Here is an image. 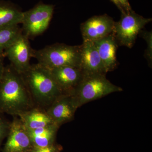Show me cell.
I'll return each instance as SVG.
<instances>
[{
  "instance_id": "obj_1",
  "label": "cell",
  "mask_w": 152,
  "mask_h": 152,
  "mask_svg": "<svg viewBox=\"0 0 152 152\" xmlns=\"http://www.w3.org/2000/svg\"><path fill=\"white\" fill-rule=\"evenodd\" d=\"M34 107L21 74L11 64L5 67L0 81V113L18 117Z\"/></svg>"
},
{
  "instance_id": "obj_2",
  "label": "cell",
  "mask_w": 152,
  "mask_h": 152,
  "mask_svg": "<svg viewBox=\"0 0 152 152\" xmlns=\"http://www.w3.org/2000/svg\"><path fill=\"white\" fill-rule=\"evenodd\" d=\"M35 107L46 111L63 95L48 69L39 64L31 65L22 74Z\"/></svg>"
},
{
  "instance_id": "obj_3",
  "label": "cell",
  "mask_w": 152,
  "mask_h": 152,
  "mask_svg": "<svg viewBox=\"0 0 152 152\" xmlns=\"http://www.w3.org/2000/svg\"><path fill=\"white\" fill-rule=\"evenodd\" d=\"M80 45L56 43L40 50H33L32 57L48 69L65 66L80 68Z\"/></svg>"
},
{
  "instance_id": "obj_4",
  "label": "cell",
  "mask_w": 152,
  "mask_h": 152,
  "mask_svg": "<svg viewBox=\"0 0 152 152\" xmlns=\"http://www.w3.org/2000/svg\"><path fill=\"white\" fill-rule=\"evenodd\" d=\"M123 91L106 78L105 74L83 75V78L72 95L77 107L89 102L104 97L112 93Z\"/></svg>"
},
{
  "instance_id": "obj_5",
  "label": "cell",
  "mask_w": 152,
  "mask_h": 152,
  "mask_svg": "<svg viewBox=\"0 0 152 152\" xmlns=\"http://www.w3.org/2000/svg\"><path fill=\"white\" fill-rule=\"evenodd\" d=\"M151 21V18H144L133 10L123 13L119 21L115 22L112 34L118 44L131 48L140 32Z\"/></svg>"
},
{
  "instance_id": "obj_6",
  "label": "cell",
  "mask_w": 152,
  "mask_h": 152,
  "mask_svg": "<svg viewBox=\"0 0 152 152\" xmlns=\"http://www.w3.org/2000/svg\"><path fill=\"white\" fill-rule=\"evenodd\" d=\"M54 8L53 5L40 2L33 8L23 12L21 23L23 34L29 39L43 34L48 28Z\"/></svg>"
},
{
  "instance_id": "obj_7",
  "label": "cell",
  "mask_w": 152,
  "mask_h": 152,
  "mask_svg": "<svg viewBox=\"0 0 152 152\" xmlns=\"http://www.w3.org/2000/svg\"><path fill=\"white\" fill-rule=\"evenodd\" d=\"M33 50L30 45L29 38L22 33L4 50V53L10 61L11 65L22 75L31 65L30 61L31 58H32Z\"/></svg>"
},
{
  "instance_id": "obj_8",
  "label": "cell",
  "mask_w": 152,
  "mask_h": 152,
  "mask_svg": "<svg viewBox=\"0 0 152 152\" xmlns=\"http://www.w3.org/2000/svg\"><path fill=\"white\" fill-rule=\"evenodd\" d=\"M10 122L3 152H30L34 148L26 128L18 117Z\"/></svg>"
},
{
  "instance_id": "obj_9",
  "label": "cell",
  "mask_w": 152,
  "mask_h": 152,
  "mask_svg": "<svg viewBox=\"0 0 152 152\" xmlns=\"http://www.w3.org/2000/svg\"><path fill=\"white\" fill-rule=\"evenodd\" d=\"M115 22L107 15L95 16L81 24L80 30L83 41L95 42L113 33Z\"/></svg>"
},
{
  "instance_id": "obj_10",
  "label": "cell",
  "mask_w": 152,
  "mask_h": 152,
  "mask_svg": "<svg viewBox=\"0 0 152 152\" xmlns=\"http://www.w3.org/2000/svg\"><path fill=\"white\" fill-rule=\"evenodd\" d=\"M48 69L64 95L73 94L83 76L80 69L75 67L65 66Z\"/></svg>"
},
{
  "instance_id": "obj_11",
  "label": "cell",
  "mask_w": 152,
  "mask_h": 152,
  "mask_svg": "<svg viewBox=\"0 0 152 152\" xmlns=\"http://www.w3.org/2000/svg\"><path fill=\"white\" fill-rule=\"evenodd\" d=\"M77 109L72 95H63L57 98L46 112L53 123L60 127L74 119Z\"/></svg>"
},
{
  "instance_id": "obj_12",
  "label": "cell",
  "mask_w": 152,
  "mask_h": 152,
  "mask_svg": "<svg viewBox=\"0 0 152 152\" xmlns=\"http://www.w3.org/2000/svg\"><path fill=\"white\" fill-rule=\"evenodd\" d=\"M80 68L83 75L107 74L94 42L83 41L80 45Z\"/></svg>"
},
{
  "instance_id": "obj_13",
  "label": "cell",
  "mask_w": 152,
  "mask_h": 152,
  "mask_svg": "<svg viewBox=\"0 0 152 152\" xmlns=\"http://www.w3.org/2000/svg\"><path fill=\"white\" fill-rule=\"evenodd\" d=\"M106 73L113 71L118 65L116 51L118 42L113 34L94 42Z\"/></svg>"
},
{
  "instance_id": "obj_14",
  "label": "cell",
  "mask_w": 152,
  "mask_h": 152,
  "mask_svg": "<svg viewBox=\"0 0 152 152\" xmlns=\"http://www.w3.org/2000/svg\"><path fill=\"white\" fill-rule=\"evenodd\" d=\"M18 117L29 129L43 128L54 124L45 110L37 107L25 112Z\"/></svg>"
},
{
  "instance_id": "obj_15",
  "label": "cell",
  "mask_w": 152,
  "mask_h": 152,
  "mask_svg": "<svg viewBox=\"0 0 152 152\" xmlns=\"http://www.w3.org/2000/svg\"><path fill=\"white\" fill-rule=\"evenodd\" d=\"M23 12L10 2L0 1V28L21 24Z\"/></svg>"
},
{
  "instance_id": "obj_16",
  "label": "cell",
  "mask_w": 152,
  "mask_h": 152,
  "mask_svg": "<svg viewBox=\"0 0 152 152\" xmlns=\"http://www.w3.org/2000/svg\"><path fill=\"white\" fill-rule=\"evenodd\" d=\"M60 126L55 124L35 129H27L34 146L45 147L53 145Z\"/></svg>"
},
{
  "instance_id": "obj_17",
  "label": "cell",
  "mask_w": 152,
  "mask_h": 152,
  "mask_svg": "<svg viewBox=\"0 0 152 152\" xmlns=\"http://www.w3.org/2000/svg\"><path fill=\"white\" fill-rule=\"evenodd\" d=\"M22 33L19 25L0 28V50H4Z\"/></svg>"
},
{
  "instance_id": "obj_18",
  "label": "cell",
  "mask_w": 152,
  "mask_h": 152,
  "mask_svg": "<svg viewBox=\"0 0 152 152\" xmlns=\"http://www.w3.org/2000/svg\"><path fill=\"white\" fill-rule=\"evenodd\" d=\"M140 34L146 42L147 49L145 52V57L150 65H152V33L148 31H142Z\"/></svg>"
},
{
  "instance_id": "obj_19",
  "label": "cell",
  "mask_w": 152,
  "mask_h": 152,
  "mask_svg": "<svg viewBox=\"0 0 152 152\" xmlns=\"http://www.w3.org/2000/svg\"><path fill=\"white\" fill-rule=\"evenodd\" d=\"M10 122L5 116L4 114L0 113V146L3 140L7 135Z\"/></svg>"
},
{
  "instance_id": "obj_20",
  "label": "cell",
  "mask_w": 152,
  "mask_h": 152,
  "mask_svg": "<svg viewBox=\"0 0 152 152\" xmlns=\"http://www.w3.org/2000/svg\"><path fill=\"white\" fill-rule=\"evenodd\" d=\"M116 6L123 13L129 12L132 10L128 0H115Z\"/></svg>"
},
{
  "instance_id": "obj_21",
  "label": "cell",
  "mask_w": 152,
  "mask_h": 152,
  "mask_svg": "<svg viewBox=\"0 0 152 152\" xmlns=\"http://www.w3.org/2000/svg\"><path fill=\"white\" fill-rule=\"evenodd\" d=\"M57 149L53 145L45 147L34 146L30 152H56Z\"/></svg>"
},
{
  "instance_id": "obj_22",
  "label": "cell",
  "mask_w": 152,
  "mask_h": 152,
  "mask_svg": "<svg viewBox=\"0 0 152 152\" xmlns=\"http://www.w3.org/2000/svg\"><path fill=\"white\" fill-rule=\"evenodd\" d=\"M5 57L4 51L0 50V81L2 77L5 67L4 65V59Z\"/></svg>"
},
{
  "instance_id": "obj_23",
  "label": "cell",
  "mask_w": 152,
  "mask_h": 152,
  "mask_svg": "<svg viewBox=\"0 0 152 152\" xmlns=\"http://www.w3.org/2000/svg\"><path fill=\"white\" fill-rule=\"evenodd\" d=\"M111 1H112V2H113V3H114V4H116V1L115 0H111Z\"/></svg>"
}]
</instances>
